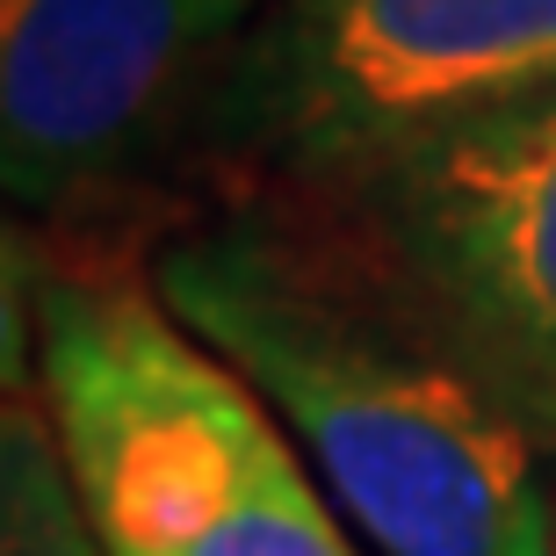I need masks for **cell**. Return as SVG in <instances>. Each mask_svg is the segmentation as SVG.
<instances>
[{
    "label": "cell",
    "instance_id": "6da1fadb",
    "mask_svg": "<svg viewBox=\"0 0 556 556\" xmlns=\"http://www.w3.org/2000/svg\"><path fill=\"white\" fill-rule=\"evenodd\" d=\"M144 275L282 419L369 556H549L542 448L311 203L217 195Z\"/></svg>",
    "mask_w": 556,
    "mask_h": 556
},
{
    "label": "cell",
    "instance_id": "7a4b0ae2",
    "mask_svg": "<svg viewBox=\"0 0 556 556\" xmlns=\"http://www.w3.org/2000/svg\"><path fill=\"white\" fill-rule=\"evenodd\" d=\"M37 397L102 556H369L282 419L152 275L29 261Z\"/></svg>",
    "mask_w": 556,
    "mask_h": 556
},
{
    "label": "cell",
    "instance_id": "3957f363",
    "mask_svg": "<svg viewBox=\"0 0 556 556\" xmlns=\"http://www.w3.org/2000/svg\"><path fill=\"white\" fill-rule=\"evenodd\" d=\"M556 87V0H275L195 102L217 195H318L383 144Z\"/></svg>",
    "mask_w": 556,
    "mask_h": 556
},
{
    "label": "cell",
    "instance_id": "277c9868",
    "mask_svg": "<svg viewBox=\"0 0 556 556\" xmlns=\"http://www.w3.org/2000/svg\"><path fill=\"white\" fill-rule=\"evenodd\" d=\"M311 203L369 275L556 455V87L413 130Z\"/></svg>",
    "mask_w": 556,
    "mask_h": 556
},
{
    "label": "cell",
    "instance_id": "5b68a950",
    "mask_svg": "<svg viewBox=\"0 0 556 556\" xmlns=\"http://www.w3.org/2000/svg\"><path fill=\"white\" fill-rule=\"evenodd\" d=\"M275 0H0V181L65 217L181 160L195 102Z\"/></svg>",
    "mask_w": 556,
    "mask_h": 556
},
{
    "label": "cell",
    "instance_id": "8992f818",
    "mask_svg": "<svg viewBox=\"0 0 556 556\" xmlns=\"http://www.w3.org/2000/svg\"><path fill=\"white\" fill-rule=\"evenodd\" d=\"M0 556H102L43 397L8 391L0 419Z\"/></svg>",
    "mask_w": 556,
    "mask_h": 556
},
{
    "label": "cell",
    "instance_id": "52a82bcc",
    "mask_svg": "<svg viewBox=\"0 0 556 556\" xmlns=\"http://www.w3.org/2000/svg\"><path fill=\"white\" fill-rule=\"evenodd\" d=\"M549 556H556V542H549Z\"/></svg>",
    "mask_w": 556,
    "mask_h": 556
}]
</instances>
